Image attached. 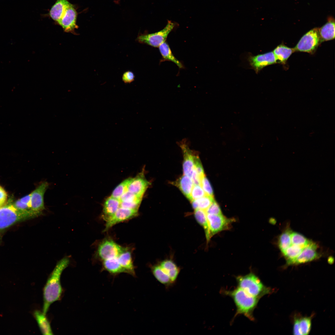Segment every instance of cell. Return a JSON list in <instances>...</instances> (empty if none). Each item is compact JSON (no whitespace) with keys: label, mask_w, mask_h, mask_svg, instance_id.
Here are the masks:
<instances>
[{"label":"cell","mask_w":335,"mask_h":335,"mask_svg":"<svg viewBox=\"0 0 335 335\" xmlns=\"http://www.w3.org/2000/svg\"><path fill=\"white\" fill-rule=\"evenodd\" d=\"M69 259L65 257L59 261L50 275L43 289L42 312L47 313L51 305L61 298L63 288L60 283V277L64 270L69 263Z\"/></svg>","instance_id":"6da1fadb"},{"label":"cell","mask_w":335,"mask_h":335,"mask_svg":"<svg viewBox=\"0 0 335 335\" xmlns=\"http://www.w3.org/2000/svg\"><path fill=\"white\" fill-rule=\"evenodd\" d=\"M223 291L233 299L237 309L234 318L243 314L251 320H254L253 311L260 299L249 294L239 287L233 290Z\"/></svg>","instance_id":"7a4b0ae2"},{"label":"cell","mask_w":335,"mask_h":335,"mask_svg":"<svg viewBox=\"0 0 335 335\" xmlns=\"http://www.w3.org/2000/svg\"><path fill=\"white\" fill-rule=\"evenodd\" d=\"M238 287L249 294L260 299L270 294L272 290L263 284L260 279L252 273L236 277Z\"/></svg>","instance_id":"3957f363"},{"label":"cell","mask_w":335,"mask_h":335,"mask_svg":"<svg viewBox=\"0 0 335 335\" xmlns=\"http://www.w3.org/2000/svg\"><path fill=\"white\" fill-rule=\"evenodd\" d=\"M26 213L16 208L13 203L0 208V230L6 228L14 223L31 219Z\"/></svg>","instance_id":"277c9868"},{"label":"cell","mask_w":335,"mask_h":335,"mask_svg":"<svg viewBox=\"0 0 335 335\" xmlns=\"http://www.w3.org/2000/svg\"><path fill=\"white\" fill-rule=\"evenodd\" d=\"M174 26V23L168 20L167 25L162 30L153 33L139 34L136 40L141 44H146L154 47H159L166 41L168 35Z\"/></svg>","instance_id":"5b68a950"},{"label":"cell","mask_w":335,"mask_h":335,"mask_svg":"<svg viewBox=\"0 0 335 335\" xmlns=\"http://www.w3.org/2000/svg\"><path fill=\"white\" fill-rule=\"evenodd\" d=\"M207 214L210 239L222 231L230 229L232 223L235 221L234 218H228L223 214Z\"/></svg>","instance_id":"8992f818"},{"label":"cell","mask_w":335,"mask_h":335,"mask_svg":"<svg viewBox=\"0 0 335 335\" xmlns=\"http://www.w3.org/2000/svg\"><path fill=\"white\" fill-rule=\"evenodd\" d=\"M321 42L319 29L314 28L307 32L301 38L294 48L295 51L312 53Z\"/></svg>","instance_id":"52a82bcc"},{"label":"cell","mask_w":335,"mask_h":335,"mask_svg":"<svg viewBox=\"0 0 335 335\" xmlns=\"http://www.w3.org/2000/svg\"><path fill=\"white\" fill-rule=\"evenodd\" d=\"M127 249L119 245L110 239L103 241L99 245L97 254L102 261L118 257Z\"/></svg>","instance_id":"ba28073f"},{"label":"cell","mask_w":335,"mask_h":335,"mask_svg":"<svg viewBox=\"0 0 335 335\" xmlns=\"http://www.w3.org/2000/svg\"><path fill=\"white\" fill-rule=\"evenodd\" d=\"M48 185L47 182H43L30 194L32 209L39 216L45 209L44 196Z\"/></svg>","instance_id":"9c48e42d"},{"label":"cell","mask_w":335,"mask_h":335,"mask_svg":"<svg viewBox=\"0 0 335 335\" xmlns=\"http://www.w3.org/2000/svg\"><path fill=\"white\" fill-rule=\"evenodd\" d=\"M77 16V12L74 6L70 3L57 23L65 32L74 33L75 30L78 27L76 24Z\"/></svg>","instance_id":"30bf717a"},{"label":"cell","mask_w":335,"mask_h":335,"mask_svg":"<svg viewBox=\"0 0 335 335\" xmlns=\"http://www.w3.org/2000/svg\"><path fill=\"white\" fill-rule=\"evenodd\" d=\"M138 215V210L120 207L114 215L106 221L103 230L105 232L115 225L132 218Z\"/></svg>","instance_id":"8fae6325"},{"label":"cell","mask_w":335,"mask_h":335,"mask_svg":"<svg viewBox=\"0 0 335 335\" xmlns=\"http://www.w3.org/2000/svg\"><path fill=\"white\" fill-rule=\"evenodd\" d=\"M277 60L273 51L251 56L249 59L250 65L256 72L266 66L276 63Z\"/></svg>","instance_id":"7c38bea8"},{"label":"cell","mask_w":335,"mask_h":335,"mask_svg":"<svg viewBox=\"0 0 335 335\" xmlns=\"http://www.w3.org/2000/svg\"><path fill=\"white\" fill-rule=\"evenodd\" d=\"M317 245L312 241L304 248L299 255L293 261L292 265H298L315 260L320 257L317 252Z\"/></svg>","instance_id":"4fadbf2b"},{"label":"cell","mask_w":335,"mask_h":335,"mask_svg":"<svg viewBox=\"0 0 335 335\" xmlns=\"http://www.w3.org/2000/svg\"><path fill=\"white\" fill-rule=\"evenodd\" d=\"M143 174H140L132 178L128 188V190L142 198L145 192L150 185Z\"/></svg>","instance_id":"5bb4252c"},{"label":"cell","mask_w":335,"mask_h":335,"mask_svg":"<svg viewBox=\"0 0 335 335\" xmlns=\"http://www.w3.org/2000/svg\"><path fill=\"white\" fill-rule=\"evenodd\" d=\"M312 316L294 317L293 333L294 335H308L311 327Z\"/></svg>","instance_id":"9a60e30c"},{"label":"cell","mask_w":335,"mask_h":335,"mask_svg":"<svg viewBox=\"0 0 335 335\" xmlns=\"http://www.w3.org/2000/svg\"><path fill=\"white\" fill-rule=\"evenodd\" d=\"M180 146L183 154V168L184 174L191 177L194 168V155L184 141L181 143Z\"/></svg>","instance_id":"2e32d148"},{"label":"cell","mask_w":335,"mask_h":335,"mask_svg":"<svg viewBox=\"0 0 335 335\" xmlns=\"http://www.w3.org/2000/svg\"><path fill=\"white\" fill-rule=\"evenodd\" d=\"M120 200L111 196L107 198L104 203L102 217L106 221L115 213L120 206Z\"/></svg>","instance_id":"e0dca14e"},{"label":"cell","mask_w":335,"mask_h":335,"mask_svg":"<svg viewBox=\"0 0 335 335\" xmlns=\"http://www.w3.org/2000/svg\"><path fill=\"white\" fill-rule=\"evenodd\" d=\"M173 184L179 188L187 199L191 201V193L194 184L190 177L184 174Z\"/></svg>","instance_id":"ac0fdd59"},{"label":"cell","mask_w":335,"mask_h":335,"mask_svg":"<svg viewBox=\"0 0 335 335\" xmlns=\"http://www.w3.org/2000/svg\"><path fill=\"white\" fill-rule=\"evenodd\" d=\"M46 315L38 310H35L33 312L34 317L42 334L45 335H53L50 322Z\"/></svg>","instance_id":"d6986e66"},{"label":"cell","mask_w":335,"mask_h":335,"mask_svg":"<svg viewBox=\"0 0 335 335\" xmlns=\"http://www.w3.org/2000/svg\"><path fill=\"white\" fill-rule=\"evenodd\" d=\"M13 204L18 209L28 215L31 218L39 216L32 209L30 194L18 200Z\"/></svg>","instance_id":"ffe728a7"},{"label":"cell","mask_w":335,"mask_h":335,"mask_svg":"<svg viewBox=\"0 0 335 335\" xmlns=\"http://www.w3.org/2000/svg\"><path fill=\"white\" fill-rule=\"evenodd\" d=\"M69 3L67 0H57L50 10L49 15L50 17L57 23Z\"/></svg>","instance_id":"44dd1931"},{"label":"cell","mask_w":335,"mask_h":335,"mask_svg":"<svg viewBox=\"0 0 335 335\" xmlns=\"http://www.w3.org/2000/svg\"><path fill=\"white\" fill-rule=\"evenodd\" d=\"M159 265L169 276L172 283L175 282L180 269L174 261L171 260H166L162 261Z\"/></svg>","instance_id":"7402d4cb"},{"label":"cell","mask_w":335,"mask_h":335,"mask_svg":"<svg viewBox=\"0 0 335 335\" xmlns=\"http://www.w3.org/2000/svg\"><path fill=\"white\" fill-rule=\"evenodd\" d=\"M321 42L333 39L335 38V22L330 18L328 21L319 29Z\"/></svg>","instance_id":"603a6c76"},{"label":"cell","mask_w":335,"mask_h":335,"mask_svg":"<svg viewBox=\"0 0 335 335\" xmlns=\"http://www.w3.org/2000/svg\"><path fill=\"white\" fill-rule=\"evenodd\" d=\"M159 48L162 57L161 62L165 61H171L176 64L180 69L184 68L181 62L174 56L169 45L166 41L162 43Z\"/></svg>","instance_id":"cb8c5ba5"},{"label":"cell","mask_w":335,"mask_h":335,"mask_svg":"<svg viewBox=\"0 0 335 335\" xmlns=\"http://www.w3.org/2000/svg\"><path fill=\"white\" fill-rule=\"evenodd\" d=\"M121 266L126 270L127 273L135 275L134 267L133 264L131 253L127 249L118 257Z\"/></svg>","instance_id":"d4e9b609"},{"label":"cell","mask_w":335,"mask_h":335,"mask_svg":"<svg viewBox=\"0 0 335 335\" xmlns=\"http://www.w3.org/2000/svg\"><path fill=\"white\" fill-rule=\"evenodd\" d=\"M104 268L109 273L116 274L126 273V270L121 266L118 257L110 258L103 261Z\"/></svg>","instance_id":"484cf974"},{"label":"cell","mask_w":335,"mask_h":335,"mask_svg":"<svg viewBox=\"0 0 335 335\" xmlns=\"http://www.w3.org/2000/svg\"><path fill=\"white\" fill-rule=\"evenodd\" d=\"M194 214L196 221L204 229L208 243L211 239L209 235L207 213L205 211L197 209L194 210Z\"/></svg>","instance_id":"4316f807"},{"label":"cell","mask_w":335,"mask_h":335,"mask_svg":"<svg viewBox=\"0 0 335 335\" xmlns=\"http://www.w3.org/2000/svg\"><path fill=\"white\" fill-rule=\"evenodd\" d=\"M151 271L154 277L160 283L166 286L172 284L169 276L159 265L153 266L151 268Z\"/></svg>","instance_id":"83f0119b"},{"label":"cell","mask_w":335,"mask_h":335,"mask_svg":"<svg viewBox=\"0 0 335 335\" xmlns=\"http://www.w3.org/2000/svg\"><path fill=\"white\" fill-rule=\"evenodd\" d=\"M295 51L294 48H290L283 45H280L277 46L273 52L277 60L284 63Z\"/></svg>","instance_id":"f1b7e54d"},{"label":"cell","mask_w":335,"mask_h":335,"mask_svg":"<svg viewBox=\"0 0 335 335\" xmlns=\"http://www.w3.org/2000/svg\"><path fill=\"white\" fill-rule=\"evenodd\" d=\"M303 248L299 246L291 244L282 252L286 259L288 265H292L293 261L300 254Z\"/></svg>","instance_id":"f546056e"},{"label":"cell","mask_w":335,"mask_h":335,"mask_svg":"<svg viewBox=\"0 0 335 335\" xmlns=\"http://www.w3.org/2000/svg\"><path fill=\"white\" fill-rule=\"evenodd\" d=\"M214 200L213 197L206 194L202 197L193 200L191 202L194 210L199 209L205 211Z\"/></svg>","instance_id":"4dcf8cb0"},{"label":"cell","mask_w":335,"mask_h":335,"mask_svg":"<svg viewBox=\"0 0 335 335\" xmlns=\"http://www.w3.org/2000/svg\"><path fill=\"white\" fill-rule=\"evenodd\" d=\"M292 232L289 229H288L281 234L279 238L278 245L282 252L291 245V234Z\"/></svg>","instance_id":"1f68e13d"},{"label":"cell","mask_w":335,"mask_h":335,"mask_svg":"<svg viewBox=\"0 0 335 335\" xmlns=\"http://www.w3.org/2000/svg\"><path fill=\"white\" fill-rule=\"evenodd\" d=\"M132 178H129L126 179L119 184L113 191L111 196L119 199L123 194L128 191V185Z\"/></svg>","instance_id":"d6a6232c"},{"label":"cell","mask_w":335,"mask_h":335,"mask_svg":"<svg viewBox=\"0 0 335 335\" xmlns=\"http://www.w3.org/2000/svg\"><path fill=\"white\" fill-rule=\"evenodd\" d=\"M291 244L301 246L303 248L307 246L311 241L300 234L292 232L291 234Z\"/></svg>","instance_id":"836d02e7"},{"label":"cell","mask_w":335,"mask_h":335,"mask_svg":"<svg viewBox=\"0 0 335 335\" xmlns=\"http://www.w3.org/2000/svg\"><path fill=\"white\" fill-rule=\"evenodd\" d=\"M142 198L128 190L125 192L119 199L120 202L140 203Z\"/></svg>","instance_id":"e575fe53"},{"label":"cell","mask_w":335,"mask_h":335,"mask_svg":"<svg viewBox=\"0 0 335 335\" xmlns=\"http://www.w3.org/2000/svg\"><path fill=\"white\" fill-rule=\"evenodd\" d=\"M206 195L205 192L200 185H194L191 193V201L203 197Z\"/></svg>","instance_id":"d590c367"},{"label":"cell","mask_w":335,"mask_h":335,"mask_svg":"<svg viewBox=\"0 0 335 335\" xmlns=\"http://www.w3.org/2000/svg\"><path fill=\"white\" fill-rule=\"evenodd\" d=\"M200 185L206 195L213 197L212 188L209 181L205 176L201 179Z\"/></svg>","instance_id":"8d00e7d4"},{"label":"cell","mask_w":335,"mask_h":335,"mask_svg":"<svg viewBox=\"0 0 335 335\" xmlns=\"http://www.w3.org/2000/svg\"><path fill=\"white\" fill-rule=\"evenodd\" d=\"M194 171L202 178L205 176L203 169L201 161L198 156L194 155Z\"/></svg>","instance_id":"74e56055"},{"label":"cell","mask_w":335,"mask_h":335,"mask_svg":"<svg viewBox=\"0 0 335 335\" xmlns=\"http://www.w3.org/2000/svg\"><path fill=\"white\" fill-rule=\"evenodd\" d=\"M205 212L207 214L212 215L223 214L220 206L215 200L206 210Z\"/></svg>","instance_id":"f35d334b"},{"label":"cell","mask_w":335,"mask_h":335,"mask_svg":"<svg viewBox=\"0 0 335 335\" xmlns=\"http://www.w3.org/2000/svg\"><path fill=\"white\" fill-rule=\"evenodd\" d=\"M135 75L132 71H127L125 72L123 74L122 79L125 83H129L134 80Z\"/></svg>","instance_id":"ab89813d"},{"label":"cell","mask_w":335,"mask_h":335,"mask_svg":"<svg viewBox=\"0 0 335 335\" xmlns=\"http://www.w3.org/2000/svg\"><path fill=\"white\" fill-rule=\"evenodd\" d=\"M140 203L120 202V207L131 209L138 210Z\"/></svg>","instance_id":"60d3db41"},{"label":"cell","mask_w":335,"mask_h":335,"mask_svg":"<svg viewBox=\"0 0 335 335\" xmlns=\"http://www.w3.org/2000/svg\"><path fill=\"white\" fill-rule=\"evenodd\" d=\"M7 199V194L6 191L0 185V208L5 205Z\"/></svg>","instance_id":"b9f144b4"},{"label":"cell","mask_w":335,"mask_h":335,"mask_svg":"<svg viewBox=\"0 0 335 335\" xmlns=\"http://www.w3.org/2000/svg\"><path fill=\"white\" fill-rule=\"evenodd\" d=\"M328 260V261H330V263H332L333 261V257H330L329 258Z\"/></svg>","instance_id":"7bdbcfd3"}]
</instances>
